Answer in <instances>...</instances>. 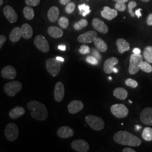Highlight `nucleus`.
<instances>
[{"label":"nucleus","instance_id":"nucleus-27","mask_svg":"<svg viewBox=\"0 0 152 152\" xmlns=\"http://www.w3.org/2000/svg\"><path fill=\"white\" fill-rule=\"evenodd\" d=\"M114 96L120 100H125L127 98L128 92L123 87H117L115 88L113 91Z\"/></svg>","mask_w":152,"mask_h":152},{"label":"nucleus","instance_id":"nucleus-24","mask_svg":"<svg viewBox=\"0 0 152 152\" xmlns=\"http://www.w3.org/2000/svg\"><path fill=\"white\" fill-rule=\"evenodd\" d=\"M26 113V110L24 108L20 106H16L12 109L9 112V116L12 119H16L22 117Z\"/></svg>","mask_w":152,"mask_h":152},{"label":"nucleus","instance_id":"nucleus-12","mask_svg":"<svg viewBox=\"0 0 152 152\" xmlns=\"http://www.w3.org/2000/svg\"><path fill=\"white\" fill-rule=\"evenodd\" d=\"M142 124L147 126H152V108L147 107L142 110L140 116Z\"/></svg>","mask_w":152,"mask_h":152},{"label":"nucleus","instance_id":"nucleus-2","mask_svg":"<svg viewBox=\"0 0 152 152\" xmlns=\"http://www.w3.org/2000/svg\"><path fill=\"white\" fill-rule=\"evenodd\" d=\"M28 109L31 111V115L34 120L44 121L48 118L49 113L44 104L36 100H32L27 104Z\"/></svg>","mask_w":152,"mask_h":152},{"label":"nucleus","instance_id":"nucleus-6","mask_svg":"<svg viewBox=\"0 0 152 152\" xmlns=\"http://www.w3.org/2000/svg\"><path fill=\"white\" fill-rule=\"evenodd\" d=\"M22 83L18 81L8 82L4 86V90L6 94L9 96H15L22 90Z\"/></svg>","mask_w":152,"mask_h":152},{"label":"nucleus","instance_id":"nucleus-10","mask_svg":"<svg viewBox=\"0 0 152 152\" xmlns=\"http://www.w3.org/2000/svg\"><path fill=\"white\" fill-rule=\"evenodd\" d=\"M97 38V33L94 31H89L80 35L77 39L80 43L83 44H90L94 42Z\"/></svg>","mask_w":152,"mask_h":152},{"label":"nucleus","instance_id":"nucleus-53","mask_svg":"<svg viewBox=\"0 0 152 152\" xmlns=\"http://www.w3.org/2000/svg\"><path fill=\"white\" fill-rule=\"evenodd\" d=\"M135 128H136V130L139 131L140 129H141V126L140 125H136L135 126Z\"/></svg>","mask_w":152,"mask_h":152},{"label":"nucleus","instance_id":"nucleus-7","mask_svg":"<svg viewBox=\"0 0 152 152\" xmlns=\"http://www.w3.org/2000/svg\"><path fill=\"white\" fill-rule=\"evenodd\" d=\"M4 133L9 141H15L19 135V129L14 123H9L6 126Z\"/></svg>","mask_w":152,"mask_h":152},{"label":"nucleus","instance_id":"nucleus-13","mask_svg":"<svg viewBox=\"0 0 152 152\" xmlns=\"http://www.w3.org/2000/svg\"><path fill=\"white\" fill-rule=\"evenodd\" d=\"M65 88L64 84L61 82H58L55 86L54 98L57 102H61L64 97Z\"/></svg>","mask_w":152,"mask_h":152},{"label":"nucleus","instance_id":"nucleus-51","mask_svg":"<svg viewBox=\"0 0 152 152\" xmlns=\"http://www.w3.org/2000/svg\"><path fill=\"white\" fill-rule=\"evenodd\" d=\"M56 59L57 60L60 61L61 62H63V61H64V58H62V57H60V56H57V57L56 58Z\"/></svg>","mask_w":152,"mask_h":152},{"label":"nucleus","instance_id":"nucleus-17","mask_svg":"<svg viewBox=\"0 0 152 152\" xmlns=\"http://www.w3.org/2000/svg\"><path fill=\"white\" fill-rule=\"evenodd\" d=\"M119 63V60L115 58L112 57L105 60L104 64L103 69L104 72L107 74H111L113 73L114 66Z\"/></svg>","mask_w":152,"mask_h":152},{"label":"nucleus","instance_id":"nucleus-57","mask_svg":"<svg viewBox=\"0 0 152 152\" xmlns=\"http://www.w3.org/2000/svg\"><path fill=\"white\" fill-rule=\"evenodd\" d=\"M109 80H112V77H109Z\"/></svg>","mask_w":152,"mask_h":152},{"label":"nucleus","instance_id":"nucleus-8","mask_svg":"<svg viewBox=\"0 0 152 152\" xmlns=\"http://www.w3.org/2000/svg\"><path fill=\"white\" fill-rule=\"evenodd\" d=\"M110 111L114 116L118 118H124L129 114V109L122 104H116L113 105L110 108Z\"/></svg>","mask_w":152,"mask_h":152},{"label":"nucleus","instance_id":"nucleus-21","mask_svg":"<svg viewBox=\"0 0 152 152\" xmlns=\"http://www.w3.org/2000/svg\"><path fill=\"white\" fill-rule=\"evenodd\" d=\"M116 45L118 51L121 54L124 53L125 51H129L130 49V44L124 38L117 39L116 41Z\"/></svg>","mask_w":152,"mask_h":152},{"label":"nucleus","instance_id":"nucleus-34","mask_svg":"<svg viewBox=\"0 0 152 152\" xmlns=\"http://www.w3.org/2000/svg\"><path fill=\"white\" fill-rule=\"evenodd\" d=\"M140 70L146 72L148 73H150L152 72V66L151 64H149V62L148 61H143L140 64Z\"/></svg>","mask_w":152,"mask_h":152},{"label":"nucleus","instance_id":"nucleus-5","mask_svg":"<svg viewBox=\"0 0 152 152\" xmlns=\"http://www.w3.org/2000/svg\"><path fill=\"white\" fill-rule=\"evenodd\" d=\"M46 66L49 74L53 77H56L60 72L61 61L50 58L46 60Z\"/></svg>","mask_w":152,"mask_h":152},{"label":"nucleus","instance_id":"nucleus-30","mask_svg":"<svg viewBox=\"0 0 152 152\" xmlns=\"http://www.w3.org/2000/svg\"><path fill=\"white\" fill-rule=\"evenodd\" d=\"M143 56L147 61L149 63H152V46H148L145 48Z\"/></svg>","mask_w":152,"mask_h":152},{"label":"nucleus","instance_id":"nucleus-1","mask_svg":"<svg viewBox=\"0 0 152 152\" xmlns=\"http://www.w3.org/2000/svg\"><path fill=\"white\" fill-rule=\"evenodd\" d=\"M113 139L115 142L119 144L131 147L139 146L142 142L141 139L137 136L126 131L117 132L113 136Z\"/></svg>","mask_w":152,"mask_h":152},{"label":"nucleus","instance_id":"nucleus-9","mask_svg":"<svg viewBox=\"0 0 152 152\" xmlns=\"http://www.w3.org/2000/svg\"><path fill=\"white\" fill-rule=\"evenodd\" d=\"M34 44L36 48L44 53H47L49 51L50 46L46 38L41 34L37 35L34 39Z\"/></svg>","mask_w":152,"mask_h":152},{"label":"nucleus","instance_id":"nucleus-42","mask_svg":"<svg viewBox=\"0 0 152 152\" xmlns=\"http://www.w3.org/2000/svg\"><path fill=\"white\" fill-rule=\"evenodd\" d=\"M99 51V50L98 49H92V51H91V55L92 56H94V57H95L99 61L102 60V56L100 53Z\"/></svg>","mask_w":152,"mask_h":152},{"label":"nucleus","instance_id":"nucleus-16","mask_svg":"<svg viewBox=\"0 0 152 152\" xmlns=\"http://www.w3.org/2000/svg\"><path fill=\"white\" fill-rule=\"evenodd\" d=\"M4 14L7 20L11 23H15L18 20V15L14 9L10 6L7 5L4 8Z\"/></svg>","mask_w":152,"mask_h":152},{"label":"nucleus","instance_id":"nucleus-41","mask_svg":"<svg viewBox=\"0 0 152 152\" xmlns=\"http://www.w3.org/2000/svg\"><path fill=\"white\" fill-rule=\"evenodd\" d=\"M114 7L115 9L118 11H124L126 9V5L125 3L123 2H116Z\"/></svg>","mask_w":152,"mask_h":152},{"label":"nucleus","instance_id":"nucleus-54","mask_svg":"<svg viewBox=\"0 0 152 152\" xmlns=\"http://www.w3.org/2000/svg\"><path fill=\"white\" fill-rule=\"evenodd\" d=\"M113 72L115 73H117L118 72V70L117 69V68H113Z\"/></svg>","mask_w":152,"mask_h":152},{"label":"nucleus","instance_id":"nucleus-48","mask_svg":"<svg viewBox=\"0 0 152 152\" xmlns=\"http://www.w3.org/2000/svg\"><path fill=\"white\" fill-rule=\"evenodd\" d=\"M141 10H142L141 9H139L138 10H137L135 11V15H136V16H137L138 18H140L141 16Z\"/></svg>","mask_w":152,"mask_h":152},{"label":"nucleus","instance_id":"nucleus-37","mask_svg":"<svg viewBox=\"0 0 152 152\" xmlns=\"http://www.w3.org/2000/svg\"><path fill=\"white\" fill-rule=\"evenodd\" d=\"M125 84L126 86L129 87H132L133 88H135L137 87L138 86V82L136 81V80L131 79V78H128L125 81Z\"/></svg>","mask_w":152,"mask_h":152},{"label":"nucleus","instance_id":"nucleus-58","mask_svg":"<svg viewBox=\"0 0 152 152\" xmlns=\"http://www.w3.org/2000/svg\"><path fill=\"white\" fill-rule=\"evenodd\" d=\"M129 102H130V103L131 104L132 103V102H131V100H129Z\"/></svg>","mask_w":152,"mask_h":152},{"label":"nucleus","instance_id":"nucleus-33","mask_svg":"<svg viewBox=\"0 0 152 152\" xmlns=\"http://www.w3.org/2000/svg\"><path fill=\"white\" fill-rule=\"evenodd\" d=\"M88 23L86 19H82L78 22H76L74 24V28L77 31L81 30L83 28L86 27L87 26Z\"/></svg>","mask_w":152,"mask_h":152},{"label":"nucleus","instance_id":"nucleus-14","mask_svg":"<svg viewBox=\"0 0 152 152\" xmlns=\"http://www.w3.org/2000/svg\"><path fill=\"white\" fill-rule=\"evenodd\" d=\"M92 24L94 28L98 32L103 34H107L109 32L107 25L99 18H94L92 20Z\"/></svg>","mask_w":152,"mask_h":152},{"label":"nucleus","instance_id":"nucleus-47","mask_svg":"<svg viewBox=\"0 0 152 152\" xmlns=\"http://www.w3.org/2000/svg\"><path fill=\"white\" fill-rule=\"evenodd\" d=\"M71 0H59L60 4L63 5H67L68 3L71 2Z\"/></svg>","mask_w":152,"mask_h":152},{"label":"nucleus","instance_id":"nucleus-32","mask_svg":"<svg viewBox=\"0 0 152 152\" xmlns=\"http://www.w3.org/2000/svg\"><path fill=\"white\" fill-rule=\"evenodd\" d=\"M78 7V9L80 11V13L83 16H86L88 14H89V13L91 11L90 9V6L86 5L85 4L79 5Z\"/></svg>","mask_w":152,"mask_h":152},{"label":"nucleus","instance_id":"nucleus-50","mask_svg":"<svg viewBox=\"0 0 152 152\" xmlns=\"http://www.w3.org/2000/svg\"><path fill=\"white\" fill-rule=\"evenodd\" d=\"M58 49L61 51H65L66 50V46L64 45H60L58 46Z\"/></svg>","mask_w":152,"mask_h":152},{"label":"nucleus","instance_id":"nucleus-26","mask_svg":"<svg viewBox=\"0 0 152 152\" xmlns=\"http://www.w3.org/2000/svg\"><path fill=\"white\" fill-rule=\"evenodd\" d=\"M49 35L54 38L61 37L63 35V31L60 28L55 26H51L48 29Z\"/></svg>","mask_w":152,"mask_h":152},{"label":"nucleus","instance_id":"nucleus-31","mask_svg":"<svg viewBox=\"0 0 152 152\" xmlns=\"http://www.w3.org/2000/svg\"><path fill=\"white\" fill-rule=\"evenodd\" d=\"M142 137L145 141H152V128L145 127L142 131Z\"/></svg>","mask_w":152,"mask_h":152},{"label":"nucleus","instance_id":"nucleus-39","mask_svg":"<svg viewBox=\"0 0 152 152\" xmlns=\"http://www.w3.org/2000/svg\"><path fill=\"white\" fill-rule=\"evenodd\" d=\"M78 51H79V53L81 54L86 55L90 53L91 50L88 46L83 45L81 46V47L80 48Z\"/></svg>","mask_w":152,"mask_h":152},{"label":"nucleus","instance_id":"nucleus-46","mask_svg":"<svg viewBox=\"0 0 152 152\" xmlns=\"http://www.w3.org/2000/svg\"><path fill=\"white\" fill-rule=\"evenodd\" d=\"M123 152H136V151L130 148H126L122 151Z\"/></svg>","mask_w":152,"mask_h":152},{"label":"nucleus","instance_id":"nucleus-52","mask_svg":"<svg viewBox=\"0 0 152 152\" xmlns=\"http://www.w3.org/2000/svg\"><path fill=\"white\" fill-rule=\"evenodd\" d=\"M113 1H115L116 2H123V3H125L129 1V0H113Z\"/></svg>","mask_w":152,"mask_h":152},{"label":"nucleus","instance_id":"nucleus-23","mask_svg":"<svg viewBox=\"0 0 152 152\" xmlns=\"http://www.w3.org/2000/svg\"><path fill=\"white\" fill-rule=\"evenodd\" d=\"M22 37L24 39H29L32 38L33 34L32 27L29 24L25 23L22 25L21 27Z\"/></svg>","mask_w":152,"mask_h":152},{"label":"nucleus","instance_id":"nucleus-45","mask_svg":"<svg viewBox=\"0 0 152 152\" xmlns=\"http://www.w3.org/2000/svg\"><path fill=\"white\" fill-rule=\"evenodd\" d=\"M147 23L148 26H152V13L150 14L147 19Z\"/></svg>","mask_w":152,"mask_h":152},{"label":"nucleus","instance_id":"nucleus-55","mask_svg":"<svg viewBox=\"0 0 152 152\" xmlns=\"http://www.w3.org/2000/svg\"><path fill=\"white\" fill-rule=\"evenodd\" d=\"M140 1H142V2H148L150 1V0H140Z\"/></svg>","mask_w":152,"mask_h":152},{"label":"nucleus","instance_id":"nucleus-36","mask_svg":"<svg viewBox=\"0 0 152 152\" xmlns=\"http://www.w3.org/2000/svg\"><path fill=\"white\" fill-rule=\"evenodd\" d=\"M136 6H137V4H136V2L134 1H131L128 4L129 12L131 17L134 18L135 15V14H134L133 12V9L136 7Z\"/></svg>","mask_w":152,"mask_h":152},{"label":"nucleus","instance_id":"nucleus-28","mask_svg":"<svg viewBox=\"0 0 152 152\" xmlns=\"http://www.w3.org/2000/svg\"><path fill=\"white\" fill-rule=\"evenodd\" d=\"M94 43L96 49L102 53L105 52L108 50L107 45L102 38L97 37L94 41Z\"/></svg>","mask_w":152,"mask_h":152},{"label":"nucleus","instance_id":"nucleus-38","mask_svg":"<svg viewBox=\"0 0 152 152\" xmlns=\"http://www.w3.org/2000/svg\"><path fill=\"white\" fill-rule=\"evenodd\" d=\"M75 8H76L75 4L73 2H70L66 5L65 8V12L67 14H71L75 11Z\"/></svg>","mask_w":152,"mask_h":152},{"label":"nucleus","instance_id":"nucleus-56","mask_svg":"<svg viewBox=\"0 0 152 152\" xmlns=\"http://www.w3.org/2000/svg\"><path fill=\"white\" fill-rule=\"evenodd\" d=\"M3 4V0H0V6L2 5Z\"/></svg>","mask_w":152,"mask_h":152},{"label":"nucleus","instance_id":"nucleus-25","mask_svg":"<svg viewBox=\"0 0 152 152\" xmlns=\"http://www.w3.org/2000/svg\"><path fill=\"white\" fill-rule=\"evenodd\" d=\"M22 37V30L19 27L14 28L10 34L9 38L12 42H18Z\"/></svg>","mask_w":152,"mask_h":152},{"label":"nucleus","instance_id":"nucleus-18","mask_svg":"<svg viewBox=\"0 0 152 152\" xmlns=\"http://www.w3.org/2000/svg\"><path fill=\"white\" fill-rule=\"evenodd\" d=\"M75 132L69 126H61L58 130L57 135L60 138L66 139L69 138L74 135Z\"/></svg>","mask_w":152,"mask_h":152},{"label":"nucleus","instance_id":"nucleus-19","mask_svg":"<svg viewBox=\"0 0 152 152\" xmlns=\"http://www.w3.org/2000/svg\"><path fill=\"white\" fill-rule=\"evenodd\" d=\"M84 107V104L80 100H73L69 104L68 108V111L71 114H76L80 112Z\"/></svg>","mask_w":152,"mask_h":152},{"label":"nucleus","instance_id":"nucleus-20","mask_svg":"<svg viewBox=\"0 0 152 152\" xmlns=\"http://www.w3.org/2000/svg\"><path fill=\"white\" fill-rule=\"evenodd\" d=\"M118 15L117 10L115 9H113L110 8L108 6H105L104 7L103 10L101 12V15L104 18L111 20H113Z\"/></svg>","mask_w":152,"mask_h":152},{"label":"nucleus","instance_id":"nucleus-40","mask_svg":"<svg viewBox=\"0 0 152 152\" xmlns=\"http://www.w3.org/2000/svg\"><path fill=\"white\" fill-rule=\"evenodd\" d=\"M86 60L88 63H89L91 65H98V63H99V60L92 55L87 56Z\"/></svg>","mask_w":152,"mask_h":152},{"label":"nucleus","instance_id":"nucleus-43","mask_svg":"<svg viewBox=\"0 0 152 152\" xmlns=\"http://www.w3.org/2000/svg\"><path fill=\"white\" fill-rule=\"evenodd\" d=\"M39 2L40 0H26V4L29 6H36Z\"/></svg>","mask_w":152,"mask_h":152},{"label":"nucleus","instance_id":"nucleus-49","mask_svg":"<svg viewBox=\"0 0 152 152\" xmlns=\"http://www.w3.org/2000/svg\"><path fill=\"white\" fill-rule=\"evenodd\" d=\"M133 53L134 54H140L141 53V51L139 48H135L133 50Z\"/></svg>","mask_w":152,"mask_h":152},{"label":"nucleus","instance_id":"nucleus-44","mask_svg":"<svg viewBox=\"0 0 152 152\" xmlns=\"http://www.w3.org/2000/svg\"><path fill=\"white\" fill-rule=\"evenodd\" d=\"M6 41V37L4 35H1L0 36V49L2 48L4 44H5Z\"/></svg>","mask_w":152,"mask_h":152},{"label":"nucleus","instance_id":"nucleus-4","mask_svg":"<svg viewBox=\"0 0 152 152\" xmlns=\"http://www.w3.org/2000/svg\"><path fill=\"white\" fill-rule=\"evenodd\" d=\"M85 121L88 125L94 130H102L104 128L105 124L103 120L97 116L91 114L88 115L85 118Z\"/></svg>","mask_w":152,"mask_h":152},{"label":"nucleus","instance_id":"nucleus-35","mask_svg":"<svg viewBox=\"0 0 152 152\" xmlns=\"http://www.w3.org/2000/svg\"><path fill=\"white\" fill-rule=\"evenodd\" d=\"M58 24L61 28L66 29L69 26V20L65 16H61L58 20Z\"/></svg>","mask_w":152,"mask_h":152},{"label":"nucleus","instance_id":"nucleus-3","mask_svg":"<svg viewBox=\"0 0 152 152\" xmlns=\"http://www.w3.org/2000/svg\"><path fill=\"white\" fill-rule=\"evenodd\" d=\"M143 61V56L142 55L133 54L131 55L130 59V65L129 68V72L131 75L136 74L140 70V64Z\"/></svg>","mask_w":152,"mask_h":152},{"label":"nucleus","instance_id":"nucleus-11","mask_svg":"<svg viewBox=\"0 0 152 152\" xmlns=\"http://www.w3.org/2000/svg\"><path fill=\"white\" fill-rule=\"evenodd\" d=\"M71 147L76 152H87L90 149V147L87 141L83 139H78L72 141Z\"/></svg>","mask_w":152,"mask_h":152},{"label":"nucleus","instance_id":"nucleus-29","mask_svg":"<svg viewBox=\"0 0 152 152\" xmlns=\"http://www.w3.org/2000/svg\"><path fill=\"white\" fill-rule=\"evenodd\" d=\"M23 14L25 18L27 20H32L34 16V11L32 7L29 6H26L23 9Z\"/></svg>","mask_w":152,"mask_h":152},{"label":"nucleus","instance_id":"nucleus-15","mask_svg":"<svg viewBox=\"0 0 152 152\" xmlns=\"http://www.w3.org/2000/svg\"><path fill=\"white\" fill-rule=\"evenodd\" d=\"M1 76L8 80H12L16 78V69L11 65H7L5 66L1 72Z\"/></svg>","mask_w":152,"mask_h":152},{"label":"nucleus","instance_id":"nucleus-22","mask_svg":"<svg viewBox=\"0 0 152 152\" xmlns=\"http://www.w3.org/2000/svg\"><path fill=\"white\" fill-rule=\"evenodd\" d=\"M60 10L56 6H52L48 12V18L51 22L54 23L56 22L59 18Z\"/></svg>","mask_w":152,"mask_h":152}]
</instances>
